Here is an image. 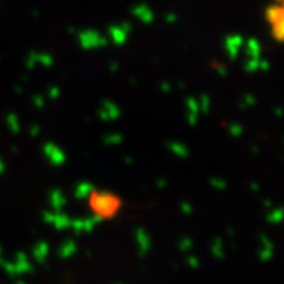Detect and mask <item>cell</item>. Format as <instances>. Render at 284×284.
Returning a JSON list of instances; mask_svg holds the SVG:
<instances>
[{
	"instance_id": "ac0fdd59",
	"label": "cell",
	"mask_w": 284,
	"mask_h": 284,
	"mask_svg": "<svg viewBox=\"0 0 284 284\" xmlns=\"http://www.w3.org/2000/svg\"><path fill=\"white\" fill-rule=\"evenodd\" d=\"M38 62L42 64L45 68H51L55 61H53V56H51L48 53H44V55H38Z\"/></svg>"
},
{
	"instance_id": "4dcf8cb0",
	"label": "cell",
	"mask_w": 284,
	"mask_h": 284,
	"mask_svg": "<svg viewBox=\"0 0 284 284\" xmlns=\"http://www.w3.org/2000/svg\"><path fill=\"white\" fill-rule=\"evenodd\" d=\"M124 162H126L127 165H130V163H131L133 160H131V157H124Z\"/></svg>"
},
{
	"instance_id": "484cf974",
	"label": "cell",
	"mask_w": 284,
	"mask_h": 284,
	"mask_svg": "<svg viewBox=\"0 0 284 284\" xmlns=\"http://www.w3.org/2000/svg\"><path fill=\"white\" fill-rule=\"evenodd\" d=\"M216 71L219 72V75H221V77H227V75H228V70H227V68H225V65H222V64H219V65H218Z\"/></svg>"
},
{
	"instance_id": "7c38bea8",
	"label": "cell",
	"mask_w": 284,
	"mask_h": 284,
	"mask_svg": "<svg viewBox=\"0 0 284 284\" xmlns=\"http://www.w3.org/2000/svg\"><path fill=\"white\" fill-rule=\"evenodd\" d=\"M167 149L175 155V156H178V157H188L189 156V149L185 146V144H182V143L179 142H170L167 143Z\"/></svg>"
},
{
	"instance_id": "d6986e66",
	"label": "cell",
	"mask_w": 284,
	"mask_h": 284,
	"mask_svg": "<svg viewBox=\"0 0 284 284\" xmlns=\"http://www.w3.org/2000/svg\"><path fill=\"white\" fill-rule=\"evenodd\" d=\"M193 247V241L190 238H182L179 241V250L183 251V253H188L190 251V248Z\"/></svg>"
},
{
	"instance_id": "cb8c5ba5",
	"label": "cell",
	"mask_w": 284,
	"mask_h": 284,
	"mask_svg": "<svg viewBox=\"0 0 284 284\" xmlns=\"http://www.w3.org/2000/svg\"><path fill=\"white\" fill-rule=\"evenodd\" d=\"M59 94H61V90H59L58 87H51V88H49V91H48V97H49V98H52V100L58 98Z\"/></svg>"
},
{
	"instance_id": "5bb4252c",
	"label": "cell",
	"mask_w": 284,
	"mask_h": 284,
	"mask_svg": "<svg viewBox=\"0 0 284 284\" xmlns=\"http://www.w3.org/2000/svg\"><path fill=\"white\" fill-rule=\"evenodd\" d=\"M239 44H241V39L238 41V38H230V39H227V52H228V55H230L231 59H235V58H237Z\"/></svg>"
},
{
	"instance_id": "d4e9b609",
	"label": "cell",
	"mask_w": 284,
	"mask_h": 284,
	"mask_svg": "<svg viewBox=\"0 0 284 284\" xmlns=\"http://www.w3.org/2000/svg\"><path fill=\"white\" fill-rule=\"evenodd\" d=\"M257 67H258V64H257V61H254V59H251V61H248V62L245 64V70H247V71H254V70H257Z\"/></svg>"
},
{
	"instance_id": "e0dca14e",
	"label": "cell",
	"mask_w": 284,
	"mask_h": 284,
	"mask_svg": "<svg viewBox=\"0 0 284 284\" xmlns=\"http://www.w3.org/2000/svg\"><path fill=\"white\" fill-rule=\"evenodd\" d=\"M104 143L108 144V146H113V144H120L123 142V136L120 133H113V134H107L104 139Z\"/></svg>"
},
{
	"instance_id": "6da1fadb",
	"label": "cell",
	"mask_w": 284,
	"mask_h": 284,
	"mask_svg": "<svg viewBox=\"0 0 284 284\" xmlns=\"http://www.w3.org/2000/svg\"><path fill=\"white\" fill-rule=\"evenodd\" d=\"M120 198L110 192H93L90 195V205L91 209L94 211L95 216L104 219L110 218L119 211L120 208Z\"/></svg>"
},
{
	"instance_id": "603a6c76",
	"label": "cell",
	"mask_w": 284,
	"mask_h": 284,
	"mask_svg": "<svg viewBox=\"0 0 284 284\" xmlns=\"http://www.w3.org/2000/svg\"><path fill=\"white\" fill-rule=\"evenodd\" d=\"M33 104H35L38 108L45 107V98H44V95H35V97H33Z\"/></svg>"
},
{
	"instance_id": "5b68a950",
	"label": "cell",
	"mask_w": 284,
	"mask_h": 284,
	"mask_svg": "<svg viewBox=\"0 0 284 284\" xmlns=\"http://www.w3.org/2000/svg\"><path fill=\"white\" fill-rule=\"evenodd\" d=\"M121 116V110L120 107L113 103V101H103L100 108H98V117L104 121H111V120H117Z\"/></svg>"
},
{
	"instance_id": "7402d4cb",
	"label": "cell",
	"mask_w": 284,
	"mask_h": 284,
	"mask_svg": "<svg viewBox=\"0 0 284 284\" xmlns=\"http://www.w3.org/2000/svg\"><path fill=\"white\" fill-rule=\"evenodd\" d=\"M181 211L185 213V215H192V212H193V207L190 205L189 202H182L181 204Z\"/></svg>"
},
{
	"instance_id": "8fae6325",
	"label": "cell",
	"mask_w": 284,
	"mask_h": 284,
	"mask_svg": "<svg viewBox=\"0 0 284 284\" xmlns=\"http://www.w3.org/2000/svg\"><path fill=\"white\" fill-rule=\"evenodd\" d=\"M49 256V245L45 241H41L35 245L33 248V257L38 262H44L47 260V257Z\"/></svg>"
},
{
	"instance_id": "8992f818",
	"label": "cell",
	"mask_w": 284,
	"mask_h": 284,
	"mask_svg": "<svg viewBox=\"0 0 284 284\" xmlns=\"http://www.w3.org/2000/svg\"><path fill=\"white\" fill-rule=\"evenodd\" d=\"M134 237H136V244H137L140 256H146L150 250V237H149V234L143 228H137L134 231Z\"/></svg>"
},
{
	"instance_id": "30bf717a",
	"label": "cell",
	"mask_w": 284,
	"mask_h": 284,
	"mask_svg": "<svg viewBox=\"0 0 284 284\" xmlns=\"http://www.w3.org/2000/svg\"><path fill=\"white\" fill-rule=\"evenodd\" d=\"M94 186H93V183H90V182H81V183H78L77 186H75V189H74V196L77 198V199H85V198H90V195L94 192Z\"/></svg>"
},
{
	"instance_id": "3957f363",
	"label": "cell",
	"mask_w": 284,
	"mask_h": 284,
	"mask_svg": "<svg viewBox=\"0 0 284 284\" xmlns=\"http://www.w3.org/2000/svg\"><path fill=\"white\" fill-rule=\"evenodd\" d=\"M44 221L49 225H52L58 231H64V230L71 227L70 216H67L65 213L62 212H55V211L53 212H45L44 213Z\"/></svg>"
},
{
	"instance_id": "9a60e30c",
	"label": "cell",
	"mask_w": 284,
	"mask_h": 284,
	"mask_svg": "<svg viewBox=\"0 0 284 284\" xmlns=\"http://www.w3.org/2000/svg\"><path fill=\"white\" fill-rule=\"evenodd\" d=\"M211 251H212V256L215 258H222L224 257V245H222V241L219 238L213 239Z\"/></svg>"
},
{
	"instance_id": "277c9868",
	"label": "cell",
	"mask_w": 284,
	"mask_h": 284,
	"mask_svg": "<svg viewBox=\"0 0 284 284\" xmlns=\"http://www.w3.org/2000/svg\"><path fill=\"white\" fill-rule=\"evenodd\" d=\"M101 221L98 216H90V218H81V219H71V228L75 234L81 232H90L95 228V225Z\"/></svg>"
},
{
	"instance_id": "ba28073f",
	"label": "cell",
	"mask_w": 284,
	"mask_h": 284,
	"mask_svg": "<svg viewBox=\"0 0 284 284\" xmlns=\"http://www.w3.org/2000/svg\"><path fill=\"white\" fill-rule=\"evenodd\" d=\"M49 205L52 207V209H53L55 212H61L62 208L67 205V198H65V195H64L61 190H52L51 195H49Z\"/></svg>"
},
{
	"instance_id": "7a4b0ae2",
	"label": "cell",
	"mask_w": 284,
	"mask_h": 284,
	"mask_svg": "<svg viewBox=\"0 0 284 284\" xmlns=\"http://www.w3.org/2000/svg\"><path fill=\"white\" fill-rule=\"evenodd\" d=\"M44 155L49 160V163L53 166H61L67 162V155L62 149L55 146L53 143H47L44 146Z\"/></svg>"
},
{
	"instance_id": "f546056e",
	"label": "cell",
	"mask_w": 284,
	"mask_h": 284,
	"mask_svg": "<svg viewBox=\"0 0 284 284\" xmlns=\"http://www.w3.org/2000/svg\"><path fill=\"white\" fill-rule=\"evenodd\" d=\"M108 67H110V71L111 72H116L117 70H119V64H117V62H111Z\"/></svg>"
},
{
	"instance_id": "44dd1931",
	"label": "cell",
	"mask_w": 284,
	"mask_h": 284,
	"mask_svg": "<svg viewBox=\"0 0 284 284\" xmlns=\"http://www.w3.org/2000/svg\"><path fill=\"white\" fill-rule=\"evenodd\" d=\"M228 131H230V134H231L232 137H238V136L242 133V129H241V126H238V124H231L230 129H228Z\"/></svg>"
},
{
	"instance_id": "4fadbf2b",
	"label": "cell",
	"mask_w": 284,
	"mask_h": 284,
	"mask_svg": "<svg viewBox=\"0 0 284 284\" xmlns=\"http://www.w3.org/2000/svg\"><path fill=\"white\" fill-rule=\"evenodd\" d=\"M75 253H77V244H75V241H72V239L65 241V242L59 247V251H58V254H59L61 258H70Z\"/></svg>"
},
{
	"instance_id": "ffe728a7",
	"label": "cell",
	"mask_w": 284,
	"mask_h": 284,
	"mask_svg": "<svg viewBox=\"0 0 284 284\" xmlns=\"http://www.w3.org/2000/svg\"><path fill=\"white\" fill-rule=\"evenodd\" d=\"M211 186H212V188H215V189L224 190V189H227L228 183H227L224 179H219V178H212V179H211Z\"/></svg>"
},
{
	"instance_id": "f1b7e54d",
	"label": "cell",
	"mask_w": 284,
	"mask_h": 284,
	"mask_svg": "<svg viewBox=\"0 0 284 284\" xmlns=\"http://www.w3.org/2000/svg\"><path fill=\"white\" fill-rule=\"evenodd\" d=\"M156 186H159V188H166L165 179H157V181H156Z\"/></svg>"
},
{
	"instance_id": "83f0119b",
	"label": "cell",
	"mask_w": 284,
	"mask_h": 284,
	"mask_svg": "<svg viewBox=\"0 0 284 284\" xmlns=\"http://www.w3.org/2000/svg\"><path fill=\"white\" fill-rule=\"evenodd\" d=\"M188 262H189L190 267H195V268H196L198 264H199V260H198L196 257H192V256H190V257H188Z\"/></svg>"
},
{
	"instance_id": "4316f807",
	"label": "cell",
	"mask_w": 284,
	"mask_h": 284,
	"mask_svg": "<svg viewBox=\"0 0 284 284\" xmlns=\"http://www.w3.org/2000/svg\"><path fill=\"white\" fill-rule=\"evenodd\" d=\"M160 90H162L165 94H167V93H170V90H172V85H170L169 82H162V84H160Z\"/></svg>"
},
{
	"instance_id": "52a82bcc",
	"label": "cell",
	"mask_w": 284,
	"mask_h": 284,
	"mask_svg": "<svg viewBox=\"0 0 284 284\" xmlns=\"http://www.w3.org/2000/svg\"><path fill=\"white\" fill-rule=\"evenodd\" d=\"M105 41L103 38H100L95 33H85L81 35V45L84 49H94V48L105 47Z\"/></svg>"
},
{
	"instance_id": "9c48e42d",
	"label": "cell",
	"mask_w": 284,
	"mask_h": 284,
	"mask_svg": "<svg viewBox=\"0 0 284 284\" xmlns=\"http://www.w3.org/2000/svg\"><path fill=\"white\" fill-rule=\"evenodd\" d=\"M186 111H188V123H189L190 127H193L198 123V117H199V113H201L198 100H195L192 97L186 100Z\"/></svg>"
},
{
	"instance_id": "2e32d148",
	"label": "cell",
	"mask_w": 284,
	"mask_h": 284,
	"mask_svg": "<svg viewBox=\"0 0 284 284\" xmlns=\"http://www.w3.org/2000/svg\"><path fill=\"white\" fill-rule=\"evenodd\" d=\"M199 110H201V113H208L209 111V108H211V98L208 97V95H201V98H199Z\"/></svg>"
}]
</instances>
